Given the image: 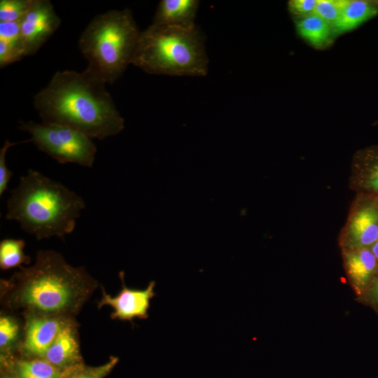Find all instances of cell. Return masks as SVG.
Instances as JSON below:
<instances>
[{
  "label": "cell",
  "mask_w": 378,
  "mask_h": 378,
  "mask_svg": "<svg viewBox=\"0 0 378 378\" xmlns=\"http://www.w3.org/2000/svg\"><path fill=\"white\" fill-rule=\"evenodd\" d=\"M122 288L115 296L108 294L102 287V298L97 304L99 309L109 306L113 309L111 318L113 320L128 321L134 323V318L146 319L148 317L150 300L155 295V282L151 281L145 289L128 288L124 281V272H119Z\"/></svg>",
  "instance_id": "9"
},
{
  "label": "cell",
  "mask_w": 378,
  "mask_h": 378,
  "mask_svg": "<svg viewBox=\"0 0 378 378\" xmlns=\"http://www.w3.org/2000/svg\"><path fill=\"white\" fill-rule=\"evenodd\" d=\"M199 5L200 1L197 0H162L152 24L181 28L194 27Z\"/></svg>",
  "instance_id": "14"
},
{
  "label": "cell",
  "mask_w": 378,
  "mask_h": 378,
  "mask_svg": "<svg viewBox=\"0 0 378 378\" xmlns=\"http://www.w3.org/2000/svg\"><path fill=\"white\" fill-rule=\"evenodd\" d=\"M378 14V1L348 0L337 20L332 24L339 34L351 31Z\"/></svg>",
  "instance_id": "15"
},
{
  "label": "cell",
  "mask_w": 378,
  "mask_h": 378,
  "mask_svg": "<svg viewBox=\"0 0 378 378\" xmlns=\"http://www.w3.org/2000/svg\"><path fill=\"white\" fill-rule=\"evenodd\" d=\"M61 20L48 0H34L20 21L25 56L35 54L58 29Z\"/></svg>",
  "instance_id": "8"
},
{
  "label": "cell",
  "mask_w": 378,
  "mask_h": 378,
  "mask_svg": "<svg viewBox=\"0 0 378 378\" xmlns=\"http://www.w3.org/2000/svg\"><path fill=\"white\" fill-rule=\"evenodd\" d=\"M85 207L83 198L59 182L29 169L7 201L6 218L17 221L38 240L64 239Z\"/></svg>",
  "instance_id": "3"
},
{
  "label": "cell",
  "mask_w": 378,
  "mask_h": 378,
  "mask_svg": "<svg viewBox=\"0 0 378 378\" xmlns=\"http://www.w3.org/2000/svg\"><path fill=\"white\" fill-rule=\"evenodd\" d=\"M43 358L69 373L74 372L84 365L77 327L74 318L62 329Z\"/></svg>",
  "instance_id": "11"
},
{
  "label": "cell",
  "mask_w": 378,
  "mask_h": 378,
  "mask_svg": "<svg viewBox=\"0 0 378 378\" xmlns=\"http://www.w3.org/2000/svg\"><path fill=\"white\" fill-rule=\"evenodd\" d=\"M350 184L357 194L378 196V145L365 148L355 155Z\"/></svg>",
  "instance_id": "13"
},
{
  "label": "cell",
  "mask_w": 378,
  "mask_h": 378,
  "mask_svg": "<svg viewBox=\"0 0 378 378\" xmlns=\"http://www.w3.org/2000/svg\"><path fill=\"white\" fill-rule=\"evenodd\" d=\"M19 143L6 141L0 149V195L1 196L7 189L8 184L13 173L10 171L6 163V155L9 148Z\"/></svg>",
  "instance_id": "24"
},
{
  "label": "cell",
  "mask_w": 378,
  "mask_h": 378,
  "mask_svg": "<svg viewBox=\"0 0 378 378\" xmlns=\"http://www.w3.org/2000/svg\"><path fill=\"white\" fill-rule=\"evenodd\" d=\"M348 0H317L314 14L331 26L337 20Z\"/></svg>",
  "instance_id": "22"
},
{
  "label": "cell",
  "mask_w": 378,
  "mask_h": 378,
  "mask_svg": "<svg viewBox=\"0 0 378 378\" xmlns=\"http://www.w3.org/2000/svg\"><path fill=\"white\" fill-rule=\"evenodd\" d=\"M14 368L18 378H66L72 374L41 358L18 360Z\"/></svg>",
  "instance_id": "17"
},
{
  "label": "cell",
  "mask_w": 378,
  "mask_h": 378,
  "mask_svg": "<svg viewBox=\"0 0 378 378\" xmlns=\"http://www.w3.org/2000/svg\"><path fill=\"white\" fill-rule=\"evenodd\" d=\"M140 33L128 8L96 15L78 41L86 69L104 83H114L132 63Z\"/></svg>",
  "instance_id": "5"
},
{
  "label": "cell",
  "mask_w": 378,
  "mask_h": 378,
  "mask_svg": "<svg viewBox=\"0 0 378 378\" xmlns=\"http://www.w3.org/2000/svg\"><path fill=\"white\" fill-rule=\"evenodd\" d=\"M296 27L299 34L316 47L324 46L330 36L331 24L314 13L298 21Z\"/></svg>",
  "instance_id": "18"
},
{
  "label": "cell",
  "mask_w": 378,
  "mask_h": 378,
  "mask_svg": "<svg viewBox=\"0 0 378 378\" xmlns=\"http://www.w3.org/2000/svg\"><path fill=\"white\" fill-rule=\"evenodd\" d=\"M98 285L83 267L71 265L55 251L40 250L33 265L1 280V301L24 314L74 318Z\"/></svg>",
  "instance_id": "1"
},
{
  "label": "cell",
  "mask_w": 378,
  "mask_h": 378,
  "mask_svg": "<svg viewBox=\"0 0 378 378\" xmlns=\"http://www.w3.org/2000/svg\"><path fill=\"white\" fill-rule=\"evenodd\" d=\"M20 129L29 132L31 142L58 162L92 167L97 147L88 136L67 127L43 122H21Z\"/></svg>",
  "instance_id": "6"
},
{
  "label": "cell",
  "mask_w": 378,
  "mask_h": 378,
  "mask_svg": "<svg viewBox=\"0 0 378 378\" xmlns=\"http://www.w3.org/2000/svg\"><path fill=\"white\" fill-rule=\"evenodd\" d=\"M106 83L85 69L58 71L34 97L42 122L69 127L91 139H104L122 131L125 120L106 89Z\"/></svg>",
  "instance_id": "2"
},
{
  "label": "cell",
  "mask_w": 378,
  "mask_h": 378,
  "mask_svg": "<svg viewBox=\"0 0 378 378\" xmlns=\"http://www.w3.org/2000/svg\"><path fill=\"white\" fill-rule=\"evenodd\" d=\"M132 64L150 74L204 76L209 59L197 27L151 24L141 31Z\"/></svg>",
  "instance_id": "4"
},
{
  "label": "cell",
  "mask_w": 378,
  "mask_h": 378,
  "mask_svg": "<svg viewBox=\"0 0 378 378\" xmlns=\"http://www.w3.org/2000/svg\"><path fill=\"white\" fill-rule=\"evenodd\" d=\"M358 300L372 307L378 314V274L368 290L358 297Z\"/></svg>",
  "instance_id": "25"
},
{
  "label": "cell",
  "mask_w": 378,
  "mask_h": 378,
  "mask_svg": "<svg viewBox=\"0 0 378 378\" xmlns=\"http://www.w3.org/2000/svg\"><path fill=\"white\" fill-rule=\"evenodd\" d=\"M20 328L18 321L13 316L2 315L0 317V349L1 353H8L19 337Z\"/></svg>",
  "instance_id": "20"
},
{
  "label": "cell",
  "mask_w": 378,
  "mask_h": 378,
  "mask_svg": "<svg viewBox=\"0 0 378 378\" xmlns=\"http://www.w3.org/2000/svg\"><path fill=\"white\" fill-rule=\"evenodd\" d=\"M119 359L111 356L109 360L103 365L97 367L83 366L66 378H104L113 369Z\"/></svg>",
  "instance_id": "23"
},
{
  "label": "cell",
  "mask_w": 378,
  "mask_h": 378,
  "mask_svg": "<svg viewBox=\"0 0 378 378\" xmlns=\"http://www.w3.org/2000/svg\"><path fill=\"white\" fill-rule=\"evenodd\" d=\"M342 255L350 284L360 297L378 274V262L370 248L342 249Z\"/></svg>",
  "instance_id": "12"
},
{
  "label": "cell",
  "mask_w": 378,
  "mask_h": 378,
  "mask_svg": "<svg viewBox=\"0 0 378 378\" xmlns=\"http://www.w3.org/2000/svg\"><path fill=\"white\" fill-rule=\"evenodd\" d=\"M33 2L34 0H1L0 22H20Z\"/></svg>",
  "instance_id": "21"
},
{
  "label": "cell",
  "mask_w": 378,
  "mask_h": 378,
  "mask_svg": "<svg viewBox=\"0 0 378 378\" xmlns=\"http://www.w3.org/2000/svg\"><path fill=\"white\" fill-rule=\"evenodd\" d=\"M4 378H18L15 374H6Z\"/></svg>",
  "instance_id": "28"
},
{
  "label": "cell",
  "mask_w": 378,
  "mask_h": 378,
  "mask_svg": "<svg viewBox=\"0 0 378 378\" xmlns=\"http://www.w3.org/2000/svg\"><path fill=\"white\" fill-rule=\"evenodd\" d=\"M24 56V50L20 36V22H1V68L18 62Z\"/></svg>",
  "instance_id": "16"
},
{
  "label": "cell",
  "mask_w": 378,
  "mask_h": 378,
  "mask_svg": "<svg viewBox=\"0 0 378 378\" xmlns=\"http://www.w3.org/2000/svg\"><path fill=\"white\" fill-rule=\"evenodd\" d=\"M25 242L22 239H4L0 242V268L4 270L21 268L29 265L31 258L24 252Z\"/></svg>",
  "instance_id": "19"
},
{
  "label": "cell",
  "mask_w": 378,
  "mask_h": 378,
  "mask_svg": "<svg viewBox=\"0 0 378 378\" xmlns=\"http://www.w3.org/2000/svg\"><path fill=\"white\" fill-rule=\"evenodd\" d=\"M378 238V196L358 193L340 234L342 249L370 248Z\"/></svg>",
  "instance_id": "7"
},
{
  "label": "cell",
  "mask_w": 378,
  "mask_h": 378,
  "mask_svg": "<svg viewBox=\"0 0 378 378\" xmlns=\"http://www.w3.org/2000/svg\"><path fill=\"white\" fill-rule=\"evenodd\" d=\"M25 326L22 352L33 358L44 356L62 329L74 318L24 314Z\"/></svg>",
  "instance_id": "10"
},
{
  "label": "cell",
  "mask_w": 378,
  "mask_h": 378,
  "mask_svg": "<svg viewBox=\"0 0 378 378\" xmlns=\"http://www.w3.org/2000/svg\"><path fill=\"white\" fill-rule=\"evenodd\" d=\"M370 249L378 262V238L374 244L371 246Z\"/></svg>",
  "instance_id": "27"
},
{
  "label": "cell",
  "mask_w": 378,
  "mask_h": 378,
  "mask_svg": "<svg viewBox=\"0 0 378 378\" xmlns=\"http://www.w3.org/2000/svg\"><path fill=\"white\" fill-rule=\"evenodd\" d=\"M317 0H292L288 2L290 10L298 15L313 13Z\"/></svg>",
  "instance_id": "26"
}]
</instances>
